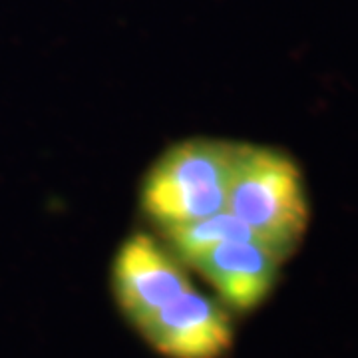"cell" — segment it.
I'll use <instances>...</instances> for the list:
<instances>
[{
  "label": "cell",
  "instance_id": "3957f363",
  "mask_svg": "<svg viewBox=\"0 0 358 358\" xmlns=\"http://www.w3.org/2000/svg\"><path fill=\"white\" fill-rule=\"evenodd\" d=\"M192 287L187 265L162 237L138 231L120 245L112 263V291L134 329Z\"/></svg>",
  "mask_w": 358,
  "mask_h": 358
},
{
  "label": "cell",
  "instance_id": "277c9868",
  "mask_svg": "<svg viewBox=\"0 0 358 358\" xmlns=\"http://www.w3.org/2000/svg\"><path fill=\"white\" fill-rule=\"evenodd\" d=\"M136 331L164 358H225L235 343L229 308L195 287L157 308Z\"/></svg>",
  "mask_w": 358,
  "mask_h": 358
},
{
  "label": "cell",
  "instance_id": "8992f818",
  "mask_svg": "<svg viewBox=\"0 0 358 358\" xmlns=\"http://www.w3.org/2000/svg\"><path fill=\"white\" fill-rule=\"evenodd\" d=\"M159 237L181 261L197 251H203L207 247L225 243V241H259V243H263L255 235V231L237 215H233L227 207L209 217L195 219V221L181 223V225L162 227Z\"/></svg>",
  "mask_w": 358,
  "mask_h": 358
},
{
  "label": "cell",
  "instance_id": "6da1fadb",
  "mask_svg": "<svg viewBox=\"0 0 358 358\" xmlns=\"http://www.w3.org/2000/svg\"><path fill=\"white\" fill-rule=\"evenodd\" d=\"M227 209L287 263L310 225L303 169L285 150L235 141Z\"/></svg>",
  "mask_w": 358,
  "mask_h": 358
},
{
  "label": "cell",
  "instance_id": "5b68a950",
  "mask_svg": "<svg viewBox=\"0 0 358 358\" xmlns=\"http://www.w3.org/2000/svg\"><path fill=\"white\" fill-rule=\"evenodd\" d=\"M187 267L209 282L219 301L233 313H251L275 291L281 257L259 241H225L183 259Z\"/></svg>",
  "mask_w": 358,
  "mask_h": 358
},
{
  "label": "cell",
  "instance_id": "7a4b0ae2",
  "mask_svg": "<svg viewBox=\"0 0 358 358\" xmlns=\"http://www.w3.org/2000/svg\"><path fill=\"white\" fill-rule=\"evenodd\" d=\"M233 145L235 141L192 138L167 148L141 181L143 215L162 229L225 209Z\"/></svg>",
  "mask_w": 358,
  "mask_h": 358
}]
</instances>
